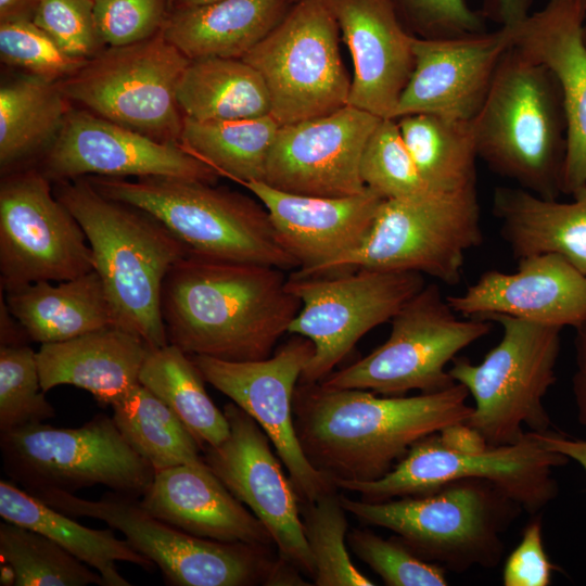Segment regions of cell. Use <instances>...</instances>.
I'll return each mask as SVG.
<instances>
[{
	"label": "cell",
	"mask_w": 586,
	"mask_h": 586,
	"mask_svg": "<svg viewBox=\"0 0 586 586\" xmlns=\"http://www.w3.org/2000/svg\"><path fill=\"white\" fill-rule=\"evenodd\" d=\"M426 284L415 271L354 269L318 276L290 273L288 289L302 302L288 333L307 337L314 354L298 383L322 382L373 328Z\"/></svg>",
	"instance_id": "obj_15"
},
{
	"label": "cell",
	"mask_w": 586,
	"mask_h": 586,
	"mask_svg": "<svg viewBox=\"0 0 586 586\" xmlns=\"http://www.w3.org/2000/svg\"><path fill=\"white\" fill-rule=\"evenodd\" d=\"M0 515L4 521L49 537L93 568L103 577L106 586L130 585L118 572V561L129 562L148 571L154 568V563L135 550L127 539L117 538L112 527H86L5 480L0 481Z\"/></svg>",
	"instance_id": "obj_31"
},
{
	"label": "cell",
	"mask_w": 586,
	"mask_h": 586,
	"mask_svg": "<svg viewBox=\"0 0 586 586\" xmlns=\"http://www.w3.org/2000/svg\"><path fill=\"white\" fill-rule=\"evenodd\" d=\"M41 387L36 353L27 344L0 346V432L53 418Z\"/></svg>",
	"instance_id": "obj_41"
},
{
	"label": "cell",
	"mask_w": 586,
	"mask_h": 586,
	"mask_svg": "<svg viewBox=\"0 0 586 586\" xmlns=\"http://www.w3.org/2000/svg\"><path fill=\"white\" fill-rule=\"evenodd\" d=\"M509 29L450 38L415 37V66L394 113L472 120L482 109L497 67L511 47Z\"/></svg>",
	"instance_id": "obj_21"
},
{
	"label": "cell",
	"mask_w": 586,
	"mask_h": 586,
	"mask_svg": "<svg viewBox=\"0 0 586 586\" xmlns=\"http://www.w3.org/2000/svg\"><path fill=\"white\" fill-rule=\"evenodd\" d=\"M37 167L52 183L87 176L176 177L215 183L219 174L179 142H162L72 109Z\"/></svg>",
	"instance_id": "obj_18"
},
{
	"label": "cell",
	"mask_w": 586,
	"mask_h": 586,
	"mask_svg": "<svg viewBox=\"0 0 586 586\" xmlns=\"http://www.w3.org/2000/svg\"><path fill=\"white\" fill-rule=\"evenodd\" d=\"M469 396L460 383L409 397L297 383L294 424L308 460L333 482L373 481L418 441L466 422L473 411Z\"/></svg>",
	"instance_id": "obj_2"
},
{
	"label": "cell",
	"mask_w": 586,
	"mask_h": 586,
	"mask_svg": "<svg viewBox=\"0 0 586 586\" xmlns=\"http://www.w3.org/2000/svg\"><path fill=\"white\" fill-rule=\"evenodd\" d=\"M413 162L435 192L451 193L476 187L472 120L434 114H410L396 119Z\"/></svg>",
	"instance_id": "obj_34"
},
{
	"label": "cell",
	"mask_w": 586,
	"mask_h": 586,
	"mask_svg": "<svg viewBox=\"0 0 586 586\" xmlns=\"http://www.w3.org/2000/svg\"><path fill=\"white\" fill-rule=\"evenodd\" d=\"M483 241L477 188L384 199L354 250L307 272L318 276L360 268L415 271L448 285L461 279L466 254Z\"/></svg>",
	"instance_id": "obj_7"
},
{
	"label": "cell",
	"mask_w": 586,
	"mask_h": 586,
	"mask_svg": "<svg viewBox=\"0 0 586 586\" xmlns=\"http://www.w3.org/2000/svg\"><path fill=\"white\" fill-rule=\"evenodd\" d=\"M0 560L2 586L105 585L98 572L49 537L8 521L0 523Z\"/></svg>",
	"instance_id": "obj_38"
},
{
	"label": "cell",
	"mask_w": 586,
	"mask_h": 586,
	"mask_svg": "<svg viewBox=\"0 0 586 586\" xmlns=\"http://www.w3.org/2000/svg\"><path fill=\"white\" fill-rule=\"evenodd\" d=\"M313 354L311 341L294 334L262 360L228 361L190 355L205 382L228 396L265 431L301 502H314L337 488L308 460L294 424V391Z\"/></svg>",
	"instance_id": "obj_17"
},
{
	"label": "cell",
	"mask_w": 586,
	"mask_h": 586,
	"mask_svg": "<svg viewBox=\"0 0 586 586\" xmlns=\"http://www.w3.org/2000/svg\"><path fill=\"white\" fill-rule=\"evenodd\" d=\"M295 0H215L173 8L162 34L190 60L242 59L286 15Z\"/></svg>",
	"instance_id": "obj_28"
},
{
	"label": "cell",
	"mask_w": 586,
	"mask_h": 586,
	"mask_svg": "<svg viewBox=\"0 0 586 586\" xmlns=\"http://www.w3.org/2000/svg\"><path fill=\"white\" fill-rule=\"evenodd\" d=\"M555 570L542 537V521L536 517L522 534L519 545L507 558L502 570L505 586H548Z\"/></svg>",
	"instance_id": "obj_47"
},
{
	"label": "cell",
	"mask_w": 586,
	"mask_h": 586,
	"mask_svg": "<svg viewBox=\"0 0 586 586\" xmlns=\"http://www.w3.org/2000/svg\"><path fill=\"white\" fill-rule=\"evenodd\" d=\"M360 176L365 186L383 199L433 191L421 177L393 118H382L368 138L360 161Z\"/></svg>",
	"instance_id": "obj_40"
},
{
	"label": "cell",
	"mask_w": 586,
	"mask_h": 586,
	"mask_svg": "<svg viewBox=\"0 0 586 586\" xmlns=\"http://www.w3.org/2000/svg\"><path fill=\"white\" fill-rule=\"evenodd\" d=\"M190 59L162 30L131 44L106 47L60 81L84 109L162 142H179L183 115L177 87Z\"/></svg>",
	"instance_id": "obj_14"
},
{
	"label": "cell",
	"mask_w": 586,
	"mask_h": 586,
	"mask_svg": "<svg viewBox=\"0 0 586 586\" xmlns=\"http://www.w3.org/2000/svg\"><path fill=\"white\" fill-rule=\"evenodd\" d=\"M472 125L477 157L493 173L543 199L563 193L566 113L545 65L511 46Z\"/></svg>",
	"instance_id": "obj_4"
},
{
	"label": "cell",
	"mask_w": 586,
	"mask_h": 586,
	"mask_svg": "<svg viewBox=\"0 0 586 586\" xmlns=\"http://www.w3.org/2000/svg\"><path fill=\"white\" fill-rule=\"evenodd\" d=\"M1 293L0 303V346H13L26 344L29 340L25 330L11 314Z\"/></svg>",
	"instance_id": "obj_51"
},
{
	"label": "cell",
	"mask_w": 586,
	"mask_h": 586,
	"mask_svg": "<svg viewBox=\"0 0 586 586\" xmlns=\"http://www.w3.org/2000/svg\"><path fill=\"white\" fill-rule=\"evenodd\" d=\"M391 323L383 344L320 384L385 396L443 391L456 383L446 366L492 328L489 320L459 317L435 283L425 284L404 304Z\"/></svg>",
	"instance_id": "obj_10"
},
{
	"label": "cell",
	"mask_w": 586,
	"mask_h": 586,
	"mask_svg": "<svg viewBox=\"0 0 586 586\" xmlns=\"http://www.w3.org/2000/svg\"><path fill=\"white\" fill-rule=\"evenodd\" d=\"M571 202L537 196L519 187H498L492 209L513 257L556 254L586 273V186Z\"/></svg>",
	"instance_id": "obj_29"
},
{
	"label": "cell",
	"mask_w": 586,
	"mask_h": 586,
	"mask_svg": "<svg viewBox=\"0 0 586 586\" xmlns=\"http://www.w3.org/2000/svg\"><path fill=\"white\" fill-rule=\"evenodd\" d=\"M33 22L67 54L89 60L103 42L94 16V0H41Z\"/></svg>",
	"instance_id": "obj_44"
},
{
	"label": "cell",
	"mask_w": 586,
	"mask_h": 586,
	"mask_svg": "<svg viewBox=\"0 0 586 586\" xmlns=\"http://www.w3.org/2000/svg\"><path fill=\"white\" fill-rule=\"evenodd\" d=\"M486 14L494 16L501 26H513L528 14L533 0H491Z\"/></svg>",
	"instance_id": "obj_50"
},
{
	"label": "cell",
	"mask_w": 586,
	"mask_h": 586,
	"mask_svg": "<svg viewBox=\"0 0 586 586\" xmlns=\"http://www.w3.org/2000/svg\"><path fill=\"white\" fill-rule=\"evenodd\" d=\"M151 347L137 334L110 326L72 340L41 344L36 353L44 393L68 384L112 406L139 382Z\"/></svg>",
	"instance_id": "obj_27"
},
{
	"label": "cell",
	"mask_w": 586,
	"mask_h": 586,
	"mask_svg": "<svg viewBox=\"0 0 586 586\" xmlns=\"http://www.w3.org/2000/svg\"><path fill=\"white\" fill-rule=\"evenodd\" d=\"M106 198L139 207L161 221L190 253L295 270L258 199L176 177H86Z\"/></svg>",
	"instance_id": "obj_5"
},
{
	"label": "cell",
	"mask_w": 586,
	"mask_h": 586,
	"mask_svg": "<svg viewBox=\"0 0 586 586\" xmlns=\"http://www.w3.org/2000/svg\"><path fill=\"white\" fill-rule=\"evenodd\" d=\"M244 187L269 214L278 241L307 272L357 247L384 200L370 189L340 198L277 190L263 181Z\"/></svg>",
	"instance_id": "obj_25"
},
{
	"label": "cell",
	"mask_w": 586,
	"mask_h": 586,
	"mask_svg": "<svg viewBox=\"0 0 586 586\" xmlns=\"http://www.w3.org/2000/svg\"><path fill=\"white\" fill-rule=\"evenodd\" d=\"M279 127L271 115L211 122L184 117L179 143L219 176L244 186L264 181Z\"/></svg>",
	"instance_id": "obj_36"
},
{
	"label": "cell",
	"mask_w": 586,
	"mask_h": 586,
	"mask_svg": "<svg viewBox=\"0 0 586 586\" xmlns=\"http://www.w3.org/2000/svg\"><path fill=\"white\" fill-rule=\"evenodd\" d=\"M224 412L230 434L203 450L205 462L265 524L279 557L313 578L315 563L303 531L301 499L273 455L268 435L233 402L225 405Z\"/></svg>",
	"instance_id": "obj_19"
},
{
	"label": "cell",
	"mask_w": 586,
	"mask_h": 586,
	"mask_svg": "<svg viewBox=\"0 0 586 586\" xmlns=\"http://www.w3.org/2000/svg\"><path fill=\"white\" fill-rule=\"evenodd\" d=\"M69 102L60 82L33 75L1 85V176L33 167L30 162L42 157L72 110Z\"/></svg>",
	"instance_id": "obj_32"
},
{
	"label": "cell",
	"mask_w": 586,
	"mask_h": 586,
	"mask_svg": "<svg viewBox=\"0 0 586 586\" xmlns=\"http://www.w3.org/2000/svg\"><path fill=\"white\" fill-rule=\"evenodd\" d=\"M442 444L458 451H482L489 445L484 436L467 422L448 425L437 432Z\"/></svg>",
	"instance_id": "obj_48"
},
{
	"label": "cell",
	"mask_w": 586,
	"mask_h": 586,
	"mask_svg": "<svg viewBox=\"0 0 586 586\" xmlns=\"http://www.w3.org/2000/svg\"><path fill=\"white\" fill-rule=\"evenodd\" d=\"M35 166L0 182V284L7 291L37 281H65L94 270L88 239Z\"/></svg>",
	"instance_id": "obj_16"
},
{
	"label": "cell",
	"mask_w": 586,
	"mask_h": 586,
	"mask_svg": "<svg viewBox=\"0 0 586 586\" xmlns=\"http://www.w3.org/2000/svg\"><path fill=\"white\" fill-rule=\"evenodd\" d=\"M139 382L163 400L199 443L202 451L226 441L230 426L208 396L204 378L190 355L167 344L151 348Z\"/></svg>",
	"instance_id": "obj_35"
},
{
	"label": "cell",
	"mask_w": 586,
	"mask_h": 586,
	"mask_svg": "<svg viewBox=\"0 0 586 586\" xmlns=\"http://www.w3.org/2000/svg\"><path fill=\"white\" fill-rule=\"evenodd\" d=\"M303 531L314 563L317 586H373L353 563L345 545L346 510L335 492L314 502H302Z\"/></svg>",
	"instance_id": "obj_39"
},
{
	"label": "cell",
	"mask_w": 586,
	"mask_h": 586,
	"mask_svg": "<svg viewBox=\"0 0 586 586\" xmlns=\"http://www.w3.org/2000/svg\"><path fill=\"white\" fill-rule=\"evenodd\" d=\"M53 192L88 239L115 324L151 348L167 345L162 286L189 249L151 214L104 196L86 177L55 182Z\"/></svg>",
	"instance_id": "obj_3"
},
{
	"label": "cell",
	"mask_w": 586,
	"mask_h": 586,
	"mask_svg": "<svg viewBox=\"0 0 586 586\" xmlns=\"http://www.w3.org/2000/svg\"><path fill=\"white\" fill-rule=\"evenodd\" d=\"M354 63L347 105L393 118L415 66V37L391 0H328Z\"/></svg>",
	"instance_id": "obj_24"
},
{
	"label": "cell",
	"mask_w": 586,
	"mask_h": 586,
	"mask_svg": "<svg viewBox=\"0 0 586 586\" xmlns=\"http://www.w3.org/2000/svg\"><path fill=\"white\" fill-rule=\"evenodd\" d=\"M183 117L199 122L270 115V98L260 74L243 59L190 60L177 87Z\"/></svg>",
	"instance_id": "obj_33"
},
{
	"label": "cell",
	"mask_w": 586,
	"mask_h": 586,
	"mask_svg": "<svg viewBox=\"0 0 586 586\" xmlns=\"http://www.w3.org/2000/svg\"><path fill=\"white\" fill-rule=\"evenodd\" d=\"M215 0H173V8L192 7L208 3Z\"/></svg>",
	"instance_id": "obj_55"
},
{
	"label": "cell",
	"mask_w": 586,
	"mask_h": 586,
	"mask_svg": "<svg viewBox=\"0 0 586 586\" xmlns=\"http://www.w3.org/2000/svg\"><path fill=\"white\" fill-rule=\"evenodd\" d=\"M295 1H297V0H295Z\"/></svg>",
	"instance_id": "obj_57"
},
{
	"label": "cell",
	"mask_w": 586,
	"mask_h": 586,
	"mask_svg": "<svg viewBox=\"0 0 586 586\" xmlns=\"http://www.w3.org/2000/svg\"><path fill=\"white\" fill-rule=\"evenodd\" d=\"M572 390L577 407L578 420L586 429V369H578L572 380Z\"/></svg>",
	"instance_id": "obj_53"
},
{
	"label": "cell",
	"mask_w": 586,
	"mask_h": 586,
	"mask_svg": "<svg viewBox=\"0 0 586 586\" xmlns=\"http://www.w3.org/2000/svg\"><path fill=\"white\" fill-rule=\"evenodd\" d=\"M447 300L463 317L505 315L576 329L586 318V273L559 255H532L518 259L515 272L485 271Z\"/></svg>",
	"instance_id": "obj_22"
},
{
	"label": "cell",
	"mask_w": 586,
	"mask_h": 586,
	"mask_svg": "<svg viewBox=\"0 0 586 586\" xmlns=\"http://www.w3.org/2000/svg\"><path fill=\"white\" fill-rule=\"evenodd\" d=\"M1 293L28 339L40 344L63 342L116 326L95 270L58 284L37 281Z\"/></svg>",
	"instance_id": "obj_30"
},
{
	"label": "cell",
	"mask_w": 586,
	"mask_h": 586,
	"mask_svg": "<svg viewBox=\"0 0 586 586\" xmlns=\"http://www.w3.org/2000/svg\"><path fill=\"white\" fill-rule=\"evenodd\" d=\"M340 28L328 0H297L284 18L242 59L263 77L270 115L280 126L347 105L351 81Z\"/></svg>",
	"instance_id": "obj_13"
},
{
	"label": "cell",
	"mask_w": 586,
	"mask_h": 586,
	"mask_svg": "<svg viewBox=\"0 0 586 586\" xmlns=\"http://www.w3.org/2000/svg\"><path fill=\"white\" fill-rule=\"evenodd\" d=\"M111 407L113 421L126 442L155 472L203 460L202 448L180 419L141 383Z\"/></svg>",
	"instance_id": "obj_37"
},
{
	"label": "cell",
	"mask_w": 586,
	"mask_h": 586,
	"mask_svg": "<svg viewBox=\"0 0 586 586\" xmlns=\"http://www.w3.org/2000/svg\"><path fill=\"white\" fill-rule=\"evenodd\" d=\"M29 494L69 517L98 519L120 532L170 585H266L276 563L266 546L191 535L148 512L135 496L112 491L100 500H88L55 488Z\"/></svg>",
	"instance_id": "obj_9"
},
{
	"label": "cell",
	"mask_w": 586,
	"mask_h": 586,
	"mask_svg": "<svg viewBox=\"0 0 586 586\" xmlns=\"http://www.w3.org/2000/svg\"><path fill=\"white\" fill-rule=\"evenodd\" d=\"M173 0H94V16L106 47L146 40L158 34Z\"/></svg>",
	"instance_id": "obj_45"
},
{
	"label": "cell",
	"mask_w": 586,
	"mask_h": 586,
	"mask_svg": "<svg viewBox=\"0 0 586 586\" xmlns=\"http://www.w3.org/2000/svg\"><path fill=\"white\" fill-rule=\"evenodd\" d=\"M340 498L346 512L364 524L391 530L417 556L455 573L496 566L505 549L500 535L523 509L481 479L381 502Z\"/></svg>",
	"instance_id": "obj_6"
},
{
	"label": "cell",
	"mask_w": 586,
	"mask_h": 586,
	"mask_svg": "<svg viewBox=\"0 0 586 586\" xmlns=\"http://www.w3.org/2000/svg\"><path fill=\"white\" fill-rule=\"evenodd\" d=\"M584 36H585V42H586V26H585V33H584Z\"/></svg>",
	"instance_id": "obj_56"
},
{
	"label": "cell",
	"mask_w": 586,
	"mask_h": 586,
	"mask_svg": "<svg viewBox=\"0 0 586 586\" xmlns=\"http://www.w3.org/2000/svg\"><path fill=\"white\" fill-rule=\"evenodd\" d=\"M406 29L419 38H450L485 31L482 14L467 0H391Z\"/></svg>",
	"instance_id": "obj_46"
},
{
	"label": "cell",
	"mask_w": 586,
	"mask_h": 586,
	"mask_svg": "<svg viewBox=\"0 0 586 586\" xmlns=\"http://www.w3.org/2000/svg\"><path fill=\"white\" fill-rule=\"evenodd\" d=\"M286 281L280 268L189 253L162 286L168 344L228 361L270 357L302 307Z\"/></svg>",
	"instance_id": "obj_1"
},
{
	"label": "cell",
	"mask_w": 586,
	"mask_h": 586,
	"mask_svg": "<svg viewBox=\"0 0 586 586\" xmlns=\"http://www.w3.org/2000/svg\"><path fill=\"white\" fill-rule=\"evenodd\" d=\"M531 434L546 448L576 461L586 472V440L572 438L552 430Z\"/></svg>",
	"instance_id": "obj_49"
},
{
	"label": "cell",
	"mask_w": 586,
	"mask_h": 586,
	"mask_svg": "<svg viewBox=\"0 0 586 586\" xmlns=\"http://www.w3.org/2000/svg\"><path fill=\"white\" fill-rule=\"evenodd\" d=\"M141 506L160 520L191 535L269 547L265 524L235 498L202 461L155 472Z\"/></svg>",
	"instance_id": "obj_26"
},
{
	"label": "cell",
	"mask_w": 586,
	"mask_h": 586,
	"mask_svg": "<svg viewBox=\"0 0 586 586\" xmlns=\"http://www.w3.org/2000/svg\"><path fill=\"white\" fill-rule=\"evenodd\" d=\"M0 447L3 470L28 493H74L100 484L138 497L155 475L106 415L75 429L42 422L21 426L1 433Z\"/></svg>",
	"instance_id": "obj_12"
},
{
	"label": "cell",
	"mask_w": 586,
	"mask_h": 586,
	"mask_svg": "<svg viewBox=\"0 0 586 586\" xmlns=\"http://www.w3.org/2000/svg\"><path fill=\"white\" fill-rule=\"evenodd\" d=\"M502 329L498 344L479 364L456 357L448 369L456 383L472 396L474 407L466 421L489 446L521 441L524 426L531 432L550 430L543 404L556 383V366L562 328L493 315Z\"/></svg>",
	"instance_id": "obj_8"
},
{
	"label": "cell",
	"mask_w": 586,
	"mask_h": 586,
	"mask_svg": "<svg viewBox=\"0 0 586 586\" xmlns=\"http://www.w3.org/2000/svg\"><path fill=\"white\" fill-rule=\"evenodd\" d=\"M575 348H576V361L578 369H586V318L575 329Z\"/></svg>",
	"instance_id": "obj_54"
},
{
	"label": "cell",
	"mask_w": 586,
	"mask_h": 586,
	"mask_svg": "<svg viewBox=\"0 0 586 586\" xmlns=\"http://www.w3.org/2000/svg\"><path fill=\"white\" fill-rule=\"evenodd\" d=\"M0 58L28 75L54 82L71 77L88 61L67 54L33 21L0 23Z\"/></svg>",
	"instance_id": "obj_43"
},
{
	"label": "cell",
	"mask_w": 586,
	"mask_h": 586,
	"mask_svg": "<svg viewBox=\"0 0 586 586\" xmlns=\"http://www.w3.org/2000/svg\"><path fill=\"white\" fill-rule=\"evenodd\" d=\"M347 543L358 559L387 586H446V570L411 551L398 537L384 539L371 531L354 528Z\"/></svg>",
	"instance_id": "obj_42"
},
{
	"label": "cell",
	"mask_w": 586,
	"mask_h": 586,
	"mask_svg": "<svg viewBox=\"0 0 586 586\" xmlns=\"http://www.w3.org/2000/svg\"><path fill=\"white\" fill-rule=\"evenodd\" d=\"M382 118L345 105L323 116L279 127L264 181L290 193L349 196L365 192L360 161Z\"/></svg>",
	"instance_id": "obj_20"
},
{
	"label": "cell",
	"mask_w": 586,
	"mask_h": 586,
	"mask_svg": "<svg viewBox=\"0 0 586 586\" xmlns=\"http://www.w3.org/2000/svg\"><path fill=\"white\" fill-rule=\"evenodd\" d=\"M560 453L543 446L532 434L513 444L482 451L445 447L437 432L415 443L385 475L373 481L335 480L337 488L360 494L361 500L381 502L430 494L466 479L486 480L537 515L558 492L552 469L568 462Z\"/></svg>",
	"instance_id": "obj_11"
},
{
	"label": "cell",
	"mask_w": 586,
	"mask_h": 586,
	"mask_svg": "<svg viewBox=\"0 0 586 586\" xmlns=\"http://www.w3.org/2000/svg\"><path fill=\"white\" fill-rule=\"evenodd\" d=\"M586 0H547L537 12L506 26L511 44L545 65L563 95L568 151L563 193L586 186Z\"/></svg>",
	"instance_id": "obj_23"
},
{
	"label": "cell",
	"mask_w": 586,
	"mask_h": 586,
	"mask_svg": "<svg viewBox=\"0 0 586 586\" xmlns=\"http://www.w3.org/2000/svg\"><path fill=\"white\" fill-rule=\"evenodd\" d=\"M41 0H0V23L33 21Z\"/></svg>",
	"instance_id": "obj_52"
}]
</instances>
